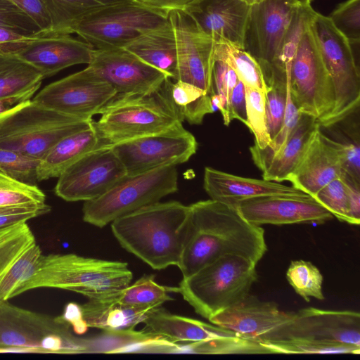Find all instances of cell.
<instances>
[{
    "mask_svg": "<svg viewBox=\"0 0 360 360\" xmlns=\"http://www.w3.org/2000/svg\"><path fill=\"white\" fill-rule=\"evenodd\" d=\"M127 0H41L51 20L50 35L75 33L79 24L106 7Z\"/></svg>",
    "mask_w": 360,
    "mask_h": 360,
    "instance_id": "33",
    "label": "cell"
},
{
    "mask_svg": "<svg viewBox=\"0 0 360 360\" xmlns=\"http://www.w3.org/2000/svg\"><path fill=\"white\" fill-rule=\"evenodd\" d=\"M189 206L188 233L178 266L183 278L224 255L257 264L266 253L264 229L248 221L236 207L212 199Z\"/></svg>",
    "mask_w": 360,
    "mask_h": 360,
    "instance_id": "1",
    "label": "cell"
},
{
    "mask_svg": "<svg viewBox=\"0 0 360 360\" xmlns=\"http://www.w3.org/2000/svg\"><path fill=\"white\" fill-rule=\"evenodd\" d=\"M310 4L300 2L291 23L268 68L263 72L266 85L286 87L290 72L300 38L309 26L315 13Z\"/></svg>",
    "mask_w": 360,
    "mask_h": 360,
    "instance_id": "29",
    "label": "cell"
},
{
    "mask_svg": "<svg viewBox=\"0 0 360 360\" xmlns=\"http://www.w3.org/2000/svg\"><path fill=\"white\" fill-rule=\"evenodd\" d=\"M236 207L250 223L285 225L301 223L323 224L333 216L313 197L264 195L240 202Z\"/></svg>",
    "mask_w": 360,
    "mask_h": 360,
    "instance_id": "19",
    "label": "cell"
},
{
    "mask_svg": "<svg viewBox=\"0 0 360 360\" xmlns=\"http://www.w3.org/2000/svg\"><path fill=\"white\" fill-rule=\"evenodd\" d=\"M95 353H121L129 352L181 353L180 343L171 342L151 333L134 329L104 330L94 338Z\"/></svg>",
    "mask_w": 360,
    "mask_h": 360,
    "instance_id": "31",
    "label": "cell"
},
{
    "mask_svg": "<svg viewBox=\"0 0 360 360\" xmlns=\"http://www.w3.org/2000/svg\"><path fill=\"white\" fill-rule=\"evenodd\" d=\"M38 216V214L34 212L0 214V228L20 221H27Z\"/></svg>",
    "mask_w": 360,
    "mask_h": 360,
    "instance_id": "56",
    "label": "cell"
},
{
    "mask_svg": "<svg viewBox=\"0 0 360 360\" xmlns=\"http://www.w3.org/2000/svg\"><path fill=\"white\" fill-rule=\"evenodd\" d=\"M93 50L70 34H53L34 38L15 55L36 68L44 79L75 65H89Z\"/></svg>",
    "mask_w": 360,
    "mask_h": 360,
    "instance_id": "22",
    "label": "cell"
},
{
    "mask_svg": "<svg viewBox=\"0 0 360 360\" xmlns=\"http://www.w3.org/2000/svg\"><path fill=\"white\" fill-rule=\"evenodd\" d=\"M101 146L93 123L86 129L63 138L40 160L37 181L58 177L82 157Z\"/></svg>",
    "mask_w": 360,
    "mask_h": 360,
    "instance_id": "27",
    "label": "cell"
},
{
    "mask_svg": "<svg viewBox=\"0 0 360 360\" xmlns=\"http://www.w3.org/2000/svg\"><path fill=\"white\" fill-rule=\"evenodd\" d=\"M246 124L255 136L254 145L263 149L271 143L266 123V94L245 86Z\"/></svg>",
    "mask_w": 360,
    "mask_h": 360,
    "instance_id": "43",
    "label": "cell"
},
{
    "mask_svg": "<svg viewBox=\"0 0 360 360\" xmlns=\"http://www.w3.org/2000/svg\"><path fill=\"white\" fill-rule=\"evenodd\" d=\"M333 136L323 132V139L338 152L345 173L360 182V147L359 130L346 129V134L333 130Z\"/></svg>",
    "mask_w": 360,
    "mask_h": 360,
    "instance_id": "42",
    "label": "cell"
},
{
    "mask_svg": "<svg viewBox=\"0 0 360 360\" xmlns=\"http://www.w3.org/2000/svg\"><path fill=\"white\" fill-rule=\"evenodd\" d=\"M41 255L39 246L35 243L15 264L0 274V301H7L16 296L19 288L35 272Z\"/></svg>",
    "mask_w": 360,
    "mask_h": 360,
    "instance_id": "39",
    "label": "cell"
},
{
    "mask_svg": "<svg viewBox=\"0 0 360 360\" xmlns=\"http://www.w3.org/2000/svg\"><path fill=\"white\" fill-rule=\"evenodd\" d=\"M289 338L360 347V314L348 310L302 309L294 312L293 319L283 330L281 339Z\"/></svg>",
    "mask_w": 360,
    "mask_h": 360,
    "instance_id": "20",
    "label": "cell"
},
{
    "mask_svg": "<svg viewBox=\"0 0 360 360\" xmlns=\"http://www.w3.org/2000/svg\"><path fill=\"white\" fill-rule=\"evenodd\" d=\"M70 326L60 316L53 318L0 301V353H91V338L74 335Z\"/></svg>",
    "mask_w": 360,
    "mask_h": 360,
    "instance_id": "6",
    "label": "cell"
},
{
    "mask_svg": "<svg viewBox=\"0 0 360 360\" xmlns=\"http://www.w3.org/2000/svg\"><path fill=\"white\" fill-rule=\"evenodd\" d=\"M184 353L206 354H270L260 342L238 336H227L181 344Z\"/></svg>",
    "mask_w": 360,
    "mask_h": 360,
    "instance_id": "38",
    "label": "cell"
},
{
    "mask_svg": "<svg viewBox=\"0 0 360 360\" xmlns=\"http://www.w3.org/2000/svg\"><path fill=\"white\" fill-rule=\"evenodd\" d=\"M271 352L283 354H359L360 347L339 342L289 338L261 342Z\"/></svg>",
    "mask_w": 360,
    "mask_h": 360,
    "instance_id": "37",
    "label": "cell"
},
{
    "mask_svg": "<svg viewBox=\"0 0 360 360\" xmlns=\"http://www.w3.org/2000/svg\"><path fill=\"white\" fill-rule=\"evenodd\" d=\"M286 278L295 292L305 301L311 297L322 300L323 276L311 262L303 259L292 261L286 272Z\"/></svg>",
    "mask_w": 360,
    "mask_h": 360,
    "instance_id": "40",
    "label": "cell"
},
{
    "mask_svg": "<svg viewBox=\"0 0 360 360\" xmlns=\"http://www.w3.org/2000/svg\"><path fill=\"white\" fill-rule=\"evenodd\" d=\"M314 198L338 220L349 223V198L342 176L323 187Z\"/></svg>",
    "mask_w": 360,
    "mask_h": 360,
    "instance_id": "46",
    "label": "cell"
},
{
    "mask_svg": "<svg viewBox=\"0 0 360 360\" xmlns=\"http://www.w3.org/2000/svg\"><path fill=\"white\" fill-rule=\"evenodd\" d=\"M28 15L39 27L42 36L50 35L51 20L41 0H8Z\"/></svg>",
    "mask_w": 360,
    "mask_h": 360,
    "instance_id": "50",
    "label": "cell"
},
{
    "mask_svg": "<svg viewBox=\"0 0 360 360\" xmlns=\"http://www.w3.org/2000/svg\"><path fill=\"white\" fill-rule=\"evenodd\" d=\"M243 1H245V3H247L248 4L250 5V6H252L255 4H257L260 1H262V0H242Z\"/></svg>",
    "mask_w": 360,
    "mask_h": 360,
    "instance_id": "58",
    "label": "cell"
},
{
    "mask_svg": "<svg viewBox=\"0 0 360 360\" xmlns=\"http://www.w3.org/2000/svg\"><path fill=\"white\" fill-rule=\"evenodd\" d=\"M297 0H262L251 6L244 49L265 71L271 64L289 26Z\"/></svg>",
    "mask_w": 360,
    "mask_h": 360,
    "instance_id": "18",
    "label": "cell"
},
{
    "mask_svg": "<svg viewBox=\"0 0 360 360\" xmlns=\"http://www.w3.org/2000/svg\"><path fill=\"white\" fill-rule=\"evenodd\" d=\"M214 57L224 60L246 87L266 93L268 86L257 60L244 49L229 42H216Z\"/></svg>",
    "mask_w": 360,
    "mask_h": 360,
    "instance_id": "35",
    "label": "cell"
},
{
    "mask_svg": "<svg viewBox=\"0 0 360 360\" xmlns=\"http://www.w3.org/2000/svg\"><path fill=\"white\" fill-rule=\"evenodd\" d=\"M32 101L6 109L0 116V148L41 160L63 138L91 126Z\"/></svg>",
    "mask_w": 360,
    "mask_h": 360,
    "instance_id": "7",
    "label": "cell"
},
{
    "mask_svg": "<svg viewBox=\"0 0 360 360\" xmlns=\"http://www.w3.org/2000/svg\"><path fill=\"white\" fill-rule=\"evenodd\" d=\"M37 37H30L0 26V52L15 54L25 44Z\"/></svg>",
    "mask_w": 360,
    "mask_h": 360,
    "instance_id": "51",
    "label": "cell"
},
{
    "mask_svg": "<svg viewBox=\"0 0 360 360\" xmlns=\"http://www.w3.org/2000/svg\"><path fill=\"white\" fill-rule=\"evenodd\" d=\"M168 18L176 39V69L174 80L188 82L214 94L215 41L202 32L185 11H172Z\"/></svg>",
    "mask_w": 360,
    "mask_h": 360,
    "instance_id": "15",
    "label": "cell"
},
{
    "mask_svg": "<svg viewBox=\"0 0 360 360\" xmlns=\"http://www.w3.org/2000/svg\"><path fill=\"white\" fill-rule=\"evenodd\" d=\"M317 47L331 77L335 106L326 122L333 124L359 110L360 76L352 46L333 25L328 16L316 12L310 24Z\"/></svg>",
    "mask_w": 360,
    "mask_h": 360,
    "instance_id": "9",
    "label": "cell"
},
{
    "mask_svg": "<svg viewBox=\"0 0 360 360\" xmlns=\"http://www.w3.org/2000/svg\"><path fill=\"white\" fill-rule=\"evenodd\" d=\"M229 119L231 122L237 119L246 124L245 86L238 79L233 88L229 102Z\"/></svg>",
    "mask_w": 360,
    "mask_h": 360,
    "instance_id": "52",
    "label": "cell"
},
{
    "mask_svg": "<svg viewBox=\"0 0 360 360\" xmlns=\"http://www.w3.org/2000/svg\"><path fill=\"white\" fill-rule=\"evenodd\" d=\"M153 11L168 15L176 10L184 11L195 0H132Z\"/></svg>",
    "mask_w": 360,
    "mask_h": 360,
    "instance_id": "54",
    "label": "cell"
},
{
    "mask_svg": "<svg viewBox=\"0 0 360 360\" xmlns=\"http://www.w3.org/2000/svg\"><path fill=\"white\" fill-rule=\"evenodd\" d=\"M342 173L340 158L335 148L323 139L319 125L287 181L294 188L314 198L323 187L341 176Z\"/></svg>",
    "mask_w": 360,
    "mask_h": 360,
    "instance_id": "23",
    "label": "cell"
},
{
    "mask_svg": "<svg viewBox=\"0 0 360 360\" xmlns=\"http://www.w3.org/2000/svg\"><path fill=\"white\" fill-rule=\"evenodd\" d=\"M127 175L187 162L197 151L195 136L182 122L164 131L110 146Z\"/></svg>",
    "mask_w": 360,
    "mask_h": 360,
    "instance_id": "12",
    "label": "cell"
},
{
    "mask_svg": "<svg viewBox=\"0 0 360 360\" xmlns=\"http://www.w3.org/2000/svg\"><path fill=\"white\" fill-rule=\"evenodd\" d=\"M328 17L351 45L359 43L360 0H347L339 4Z\"/></svg>",
    "mask_w": 360,
    "mask_h": 360,
    "instance_id": "45",
    "label": "cell"
},
{
    "mask_svg": "<svg viewBox=\"0 0 360 360\" xmlns=\"http://www.w3.org/2000/svg\"><path fill=\"white\" fill-rule=\"evenodd\" d=\"M39 162V159L0 148V173L15 180L34 184Z\"/></svg>",
    "mask_w": 360,
    "mask_h": 360,
    "instance_id": "44",
    "label": "cell"
},
{
    "mask_svg": "<svg viewBox=\"0 0 360 360\" xmlns=\"http://www.w3.org/2000/svg\"><path fill=\"white\" fill-rule=\"evenodd\" d=\"M120 94H145L170 79L124 48L94 49L88 65Z\"/></svg>",
    "mask_w": 360,
    "mask_h": 360,
    "instance_id": "17",
    "label": "cell"
},
{
    "mask_svg": "<svg viewBox=\"0 0 360 360\" xmlns=\"http://www.w3.org/2000/svg\"><path fill=\"white\" fill-rule=\"evenodd\" d=\"M203 187L210 199L233 207L241 201L264 195H307L281 182L240 176L210 167L205 168Z\"/></svg>",
    "mask_w": 360,
    "mask_h": 360,
    "instance_id": "24",
    "label": "cell"
},
{
    "mask_svg": "<svg viewBox=\"0 0 360 360\" xmlns=\"http://www.w3.org/2000/svg\"><path fill=\"white\" fill-rule=\"evenodd\" d=\"M319 127L316 120L302 114L296 127L282 148L262 162L257 167L267 181H287L301 160L313 134Z\"/></svg>",
    "mask_w": 360,
    "mask_h": 360,
    "instance_id": "28",
    "label": "cell"
},
{
    "mask_svg": "<svg viewBox=\"0 0 360 360\" xmlns=\"http://www.w3.org/2000/svg\"><path fill=\"white\" fill-rule=\"evenodd\" d=\"M251 6L242 0H195L184 11L215 42L244 49Z\"/></svg>",
    "mask_w": 360,
    "mask_h": 360,
    "instance_id": "21",
    "label": "cell"
},
{
    "mask_svg": "<svg viewBox=\"0 0 360 360\" xmlns=\"http://www.w3.org/2000/svg\"><path fill=\"white\" fill-rule=\"evenodd\" d=\"M147 64L174 79L176 69V47L173 27L168 20L142 32L122 47Z\"/></svg>",
    "mask_w": 360,
    "mask_h": 360,
    "instance_id": "26",
    "label": "cell"
},
{
    "mask_svg": "<svg viewBox=\"0 0 360 360\" xmlns=\"http://www.w3.org/2000/svg\"><path fill=\"white\" fill-rule=\"evenodd\" d=\"M190 206L157 202L117 218L112 232L120 245L156 270L179 265L189 229Z\"/></svg>",
    "mask_w": 360,
    "mask_h": 360,
    "instance_id": "2",
    "label": "cell"
},
{
    "mask_svg": "<svg viewBox=\"0 0 360 360\" xmlns=\"http://www.w3.org/2000/svg\"><path fill=\"white\" fill-rule=\"evenodd\" d=\"M46 195L36 185L0 175V207H43Z\"/></svg>",
    "mask_w": 360,
    "mask_h": 360,
    "instance_id": "41",
    "label": "cell"
},
{
    "mask_svg": "<svg viewBox=\"0 0 360 360\" xmlns=\"http://www.w3.org/2000/svg\"><path fill=\"white\" fill-rule=\"evenodd\" d=\"M111 146H101L82 157L59 176L55 193L68 202L94 200L127 176Z\"/></svg>",
    "mask_w": 360,
    "mask_h": 360,
    "instance_id": "14",
    "label": "cell"
},
{
    "mask_svg": "<svg viewBox=\"0 0 360 360\" xmlns=\"http://www.w3.org/2000/svg\"><path fill=\"white\" fill-rule=\"evenodd\" d=\"M117 94L90 67L49 84L32 100L58 112L91 120Z\"/></svg>",
    "mask_w": 360,
    "mask_h": 360,
    "instance_id": "13",
    "label": "cell"
},
{
    "mask_svg": "<svg viewBox=\"0 0 360 360\" xmlns=\"http://www.w3.org/2000/svg\"><path fill=\"white\" fill-rule=\"evenodd\" d=\"M80 307L83 320L87 327L103 330L134 329L155 309L124 306L107 298L89 300Z\"/></svg>",
    "mask_w": 360,
    "mask_h": 360,
    "instance_id": "32",
    "label": "cell"
},
{
    "mask_svg": "<svg viewBox=\"0 0 360 360\" xmlns=\"http://www.w3.org/2000/svg\"><path fill=\"white\" fill-rule=\"evenodd\" d=\"M174 81L175 82L174 83L171 82V79L169 81V96L172 103L181 116V112L184 110L207 93L188 82L180 80Z\"/></svg>",
    "mask_w": 360,
    "mask_h": 360,
    "instance_id": "49",
    "label": "cell"
},
{
    "mask_svg": "<svg viewBox=\"0 0 360 360\" xmlns=\"http://www.w3.org/2000/svg\"><path fill=\"white\" fill-rule=\"evenodd\" d=\"M143 330L160 335L176 343H187L219 337L236 336L231 331L217 325L168 312L159 307L144 319Z\"/></svg>",
    "mask_w": 360,
    "mask_h": 360,
    "instance_id": "25",
    "label": "cell"
},
{
    "mask_svg": "<svg viewBox=\"0 0 360 360\" xmlns=\"http://www.w3.org/2000/svg\"><path fill=\"white\" fill-rule=\"evenodd\" d=\"M268 88L266 93V123L269 136L272 141L280 131L283 122L288 86Z\"/></svg>",
    "mask_w": 360,
    "mask_h": 360,
    "instance_id": "47",
    "label": "cell"
},
{
    "mask_svg": "<svg viewBox=\"0 0 360 360\" xmlns=\"http://www.w3.org/2000/svg\"><path fill=\"white\" fill-rule=\"evenodd\" d=\"M167 20L168 15L127 0L89 15L75 33L94 49L122 48L142 32Z\"/></svg>",
    "mask_w": 360,
    "mask_h": 360,
    "instance_id": "11",
    "label": "cell"
},
{
    "mask_svg": "<svg viewBox=\"0 0 360 360\" xmlns=\"http://www.w3.org/2000/svg\"><path fill=\"white\" fill-rule=\"evenodd\" d=\"M35 243V237L27 221L0 228V274L15 264Z\"/></svg>",
    "mask_w": 360,
    "mask_h": 360,
    "instance_id": "36",
    "label": "cell"
},
{
    "mask_svg": "<svg viewBox=\"0 0 360 360\" xmlns=\"http://www.w3.org/2000/svg\"><path fill=\"white\" fill-rule=\"evenodd\" d=\"M133 274L124 262L83 257L72 253L41 255L34 274L16 295L51 288L81 294L89 300L106 298L130 285Z\"/></svg>",
    "mask_w": 360,
    "mask_h": 360,
    "instance_id": "3",
    "label": "cell"
},
{
    "mask_svg": "<svg viewBox=\"0 0 360 360\" xmlns=\"http://www.w3.org/2000/svg\"><path fill=\"white\" fill-rule=\"evenodd\" d=\"M293 317L294 312L281 310L276 302L262 301L248 293L208 320L239 338L261 343L280 340Z\"/></svg>",
    "mask_w": 360,
    "mask_h": 360,
    "instance_id": "16",
    "label": "cell"
},
{
    "mask_svg": "<svg viewBox=\"0 0 360 360\" xmlns=\"http://www.w3.org/2000/svg\"><path fill=\"white\" fill-rule=\"evenodd\" d=\"M0 26L30 37H43L39 27L8 0H0Z\"/></svg>",
    "mask_w": 360,
    "mask_h": 360,
    "instance_id": "48",
    "label": "cell"
},
{
    "mask_svg": "<svg viewBox=\"0 0 360 360\" xmlns=\"http://www.w3.org/2000/svg\"><path fill=\"white\" fill-rule=\"evenodd\" d=\"M61 318L70 326L77 333H83L88 328L82 315L80 305L75 303H69L66 307Z\"/></svg>",
    "mask_w": 360,
    "mask_h": 360,
    "instance_id": "55",
    "label": "cell"
},
{
    "mask_svg": "<svg viewBox=\"0 0 360 360\" xmlns=\"http://www.w3.org/2000/svg\"><path fill=\"white\" fill-rule=\"evenodd\" d=\"M177 190L178 172L175 165L127 175L102 195L84 202L83 220L103 228L117 218L159 202Z\"/></svg>",
    "mask_w": 360,
    "mask_h": 360,
    "instance_id": "8",
    "label": "cell"
},
{
    "mask_svg": "<svg viewBox=\"0 0 360 360\" xmlns=\"http://www.w3.org/2000/svg\"><path fill=\"white\" fill-rule=\"evenodd\" d=\"M50 210L51 207L48 205L43 207H0V214L34 212L41 215Z\"/></svg>",
    "mask_w": 360,
    "mask_h": 360,
    "instance_id": "57",
    "label": "cell"
},
{
    "mask_svg": "<svg viewBox=\"0 0 360 360\" xmlns=\"http://www.w3.org/2000/svg\"><path fill=\"white\" fill-rule=\"evenodd\" d=\"M0 175H1V173H0Z\"/></svg>",
    "mask_w": 360,
    "mask_h": 360,
    "instance_id": "61",
    "label": "cell"
},
{
    "mask_svg": "<svg viewBox=\"0 0 360 360\" xmlns=\"http://www.w3.org/2000/svg\"><path fill=\"white\" fill-rule=\"evenodd\" d=\"M170 292H176V287L161 285L155 281L154 275H144L106 298L124 306L155 309L172 300Z\"/></svg>",
    "mask_w": 360,
    "mask_h": 360,
    "instance_id": "34",
    "label": "cell"
},
{
    "mask_svg": "<svg viewBox=\"0 0 360 360\" xmlns=\"http://www.w3.org/2000/svg\"><path fill=\"white\" fill-rule=\"evenodd\" d=\"M256 265L240 255H224L182 278L176 292L209 319L249 293L257 280Z\"/></svg>",
    "mask_w": 360,
    "mask_h": 360,
    "instance_id": "5",
    "label": "cell"
},
{
    "mask_svg": "<svg viewBox=\"0 0 360 360\" xmlns=\"http://www.w3.org/2000/svg\"><path fill=\"white\" fill-rule=\"evenodd\" d=\"M297 1L299 2H302V3H308V4H310L311 0H297Z\"/></svg>",
    "mask_w": 360,
    "mask_h": 360,
    "instance_id": "59",
    "label": "cell"
},
{
    "mask_svg": "<svg viewBox=\"0 0 360 360\" xmlns=\"http://www.w3.org/2000/svg\"><path fill=\"white\" fill-rule=\"evenodd\" d=\"M4 111H3V112H0V116L2 115V113L4 112Z\"/></svg>",
    "mask_w": 360,
    "mask_h": 360,
    "instance_id": "60",
    "label": "cell"
},
{
    "mask_svg": "<svg viewBox=\"0 0 360 360\" xmlns=\"http://www.w3.org/2000/svg\"><path fill=\"white\" fill-rule=\"evenodd\" d=\"M342 176L345 182L349 198V224H360V182L343 172Z\"/></svg>",
    "mask_w": 360,
    "mask_h": 360,
    "instance_id": "53",
    "label": "cell"
},
{
    "mask_svg": "<svg viewBox=\"0 0 360 360\" xmlns=\"http://www.w3.org/2000/svg\"><path fill=\"white\" fill-rule=\"evenodd\" d=\"M288 85L300 112L323 124L334 109L335 91L310 25L299 41Z\"/></svg>",
    "mask_w": 360,
    "mask_h": 360,
    "instance_id": "10",
    "label": "cell"
},
{
    "mask_svg": "<svg viewBox=\"0 0 360 360\" xmlns=\"http://www.w3.org/2000/svg\"><path fill=\"white\" fill-rule=\"evenodd\" d=\"M43 79L36 68L18 56L0 52L1 104L17 105L30 100Z\"/></svg>",
    "mask_w": 360,
    "mask_h": 360,
    "instance_id": "30",
    "label": "cell"
},
{
    "mask_svg": "<svg viewBox=\"0 0 360 360\" xmlns=\"http://www.w3.org/2000/svg\"><path fill=\"white\" fill-rule=\"evenodd\" d=\"M170 79L149 94H117L105 105L98 112L99 120L93 122L102 146L158 134L182 122L169 96Z\"/></svg>",
    "mask_w": 360,
    "mask_h": 360,
    "instance_id": "4",
    "label": "cell"
}]
</instances>
